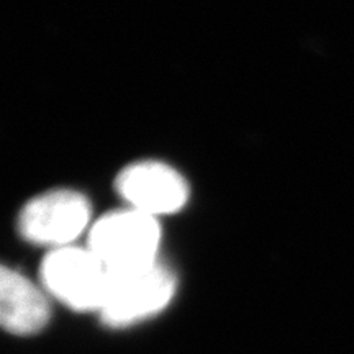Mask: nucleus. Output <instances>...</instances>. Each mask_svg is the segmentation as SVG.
Returning a JSON list of instances; mask_svg holds the SVG:
<instances>
[{"label": "nucleus", "mask_w": 354, "mask_h": 354, "mask_svg": "<svg viewBox=\"0 0 354 354\" xmlns=\"http://www.w3.org/2000/svg\"><path fill=\"white\" fill-rule=\"evenodd\" d=\"M159 243L158 220L135 209L110 212L95 221L88 234V250L109 271L154 263Z\"/></svg>", "instance_id": "nucleus-1"}, {"label": "nucleus", "mask_w": 354, "mask_h": 354, "mask_svg": "<svg viewBox=\"0 0 354 354\" xmlns=\"http://www.w3.org/2000/svg\"><path fill=\"white\" fill-rule=\"evenodd\" d=\"M174 290V276L158 261L109 271L107 292L100 308L102 318L110 326L131 325L165 308Z\"/></svg>", "instance_id": "nucleus-2"}, {"label": "nucleus", "mask_w": 354, "mask_h": 354, "mask_svg": "<svg viewBox=\"0 0 354 354\" xmlns=\"http://www.w3.org/2000/svg\"><path fill=\"white\" fill-rule=\"evenodd\" d=\"M41 277L46 289L71 308H102L109 269L88 248H56L43 261Z\"/></svg>", "instance_id": "nucleus-3"}, {"label": "nucleus", "mask_w": 354, "mask_h": 354, "mask_svg": "<svg viewBox=\"0 0 354 354\" xmlns=\"http://www.w3.org/2000/svg\"><path fill=\"white\" fill-rule=\"evenodd\" d=\"M91 203L74 190H51L35 197L21 210L19 228L25 240L63 248L86 230Z\"/></svg>", "instance_id": "nucleus-4"}, {"label": "nucleus", "mask_w": 354, "mask_h": 354, "mask_svg": "<svg viewBox=\"0 0 354 354\" xmlns=\"http://www.w3.org/2000/svg\"><path fill=\"white\" fill-rule=\"evenodd\" d=\"M117 190L130 209L158 215L174 214L189 201V185L171 166L158 161H141L118 174Z\"/></svg>", "instance_id": "nucleus-5"}, {"label": "nucleus", "mask_w": 354, "mask_h": 354, "mask_svg": "<svg viewBox=\"0 0 354 354\" xmlns=\"http://www.w3.org/2000/svg\"><path fill=\"white\" fill-rule=\"evenodd\" d=\"M0 317L2 325L13 335H33L50 320V304L43 292L13 269L0 272Z\"/></svg>", "instance_id": "nucleus-6"}]
</instances>
